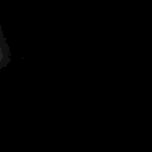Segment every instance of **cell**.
Listing matches in <instances>:
<instances>
[{
    "label": "cell",
    "mask_w": 152,
    "mask_h": 152,
    "mask_svg": "<svg viewBox=\"0 0 152 152\" xmlns=\"http://www.w3.org/2000/svg\"><path fill=\"white\" fill-rule=\"evenodd\" d=\"M12 60V53H11L10 44L7 42V37L4 35L3 27L0 24V71L7 68Z\"/></svg>",
    "instance_id": "obj_1"
}]
</instances>
